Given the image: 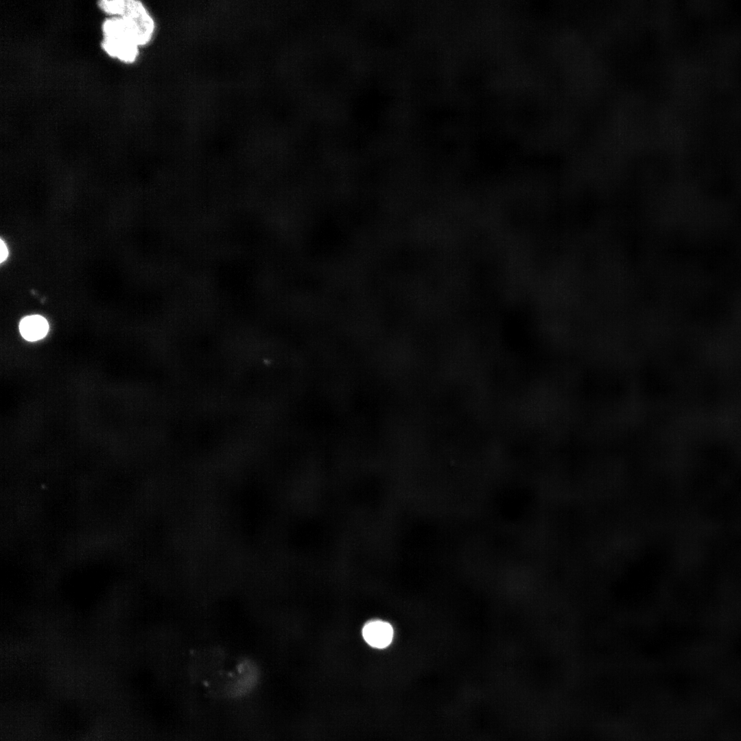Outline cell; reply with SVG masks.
<instances>
[{
  "instance_id": "cell-2",
  "label": "cell",
  "mask_w": 741,
  "mask_h": 741,
  "mask_svg": "<svg viewBox=\"0 0 741 741\" xmlns=\"http://www.w3.org/2000/svg\"><path fill=\"white\" fill-rule=\"evenodd\" d=\"M102 47L110 56L132 62L139 53V45L121 17L106 19L102 24Z\"/></svg>"
},
{
  "instance_id": "cell-3",
  "label": "cell",
  "mask_w": 741,
  "mask_h": 741,
  "mask_svg": "<svg viewBox=\"0 0 741 741\" xmlns=\"http://www.w3.org/2000/svg\"><path fill=\"white\" fill-rule=\"evenodd\" d=\"M362 635L366 642L377 648L387 647L392 642L393 629L391 625L382 620H372L363 627Z\"/></svg>"
},
{
  "instance_id": "cell-1",
  "label": "cell",
  "mask_w": 741,
  "mask_h": 741,
  "mask_svg": "<svg viewBox=\"0 0 741 741\" xmlns=\"http://www.w3.org/2000/svg\"><path fill=\"white\" fill-rule=\"evenodd\" d=\"M105 12L121 18L139 46L152 38L155 23L142 2L137 0H102L98 2Z\"/></svg>"
},
{
  "instance_id": "cell-5",
  "label": "cell",
  "mask_w": 741,
  "mask_h": 741,
  "mask_svg": "<svg viewBox=\"0 0 741 741\" xmlns=\"http://www.w3.org/2000/svg\"><path fill=\"white\" fill-rule=\"evenodd\" d=\"M0 252H1V253H0V261L2 263L3 261H5L7 259V258L8 257V255H9V251H8V249L7 248V246H6L5 243L2 239H1V242H0Z\"/></svg>"
},
{
  "instance_id": "cell-4",
  "label": "cell",
  "mask_w": 741,
  "mask_h": 741,
  "mask_svg": "<svg viewBox=\"0 0 741 741\" xmlns=\"http://www.w3.org/2000/svg\"><path fill=\"white\" fill-rule=\"evenodd\" d=\"M19 331L24 339L28 341H36L46 336L49 331V324L44 317L40 315H31L21 320Z\"/></svg>"
}]
</instances>
